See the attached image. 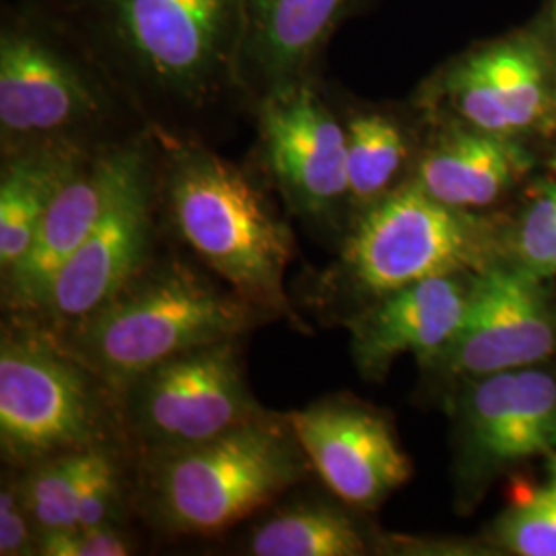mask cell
I'll return each mask as SVG.
<instances>
[{"label": "cell", "mask_w": 556, "mask_h": 556, "mask_svg": "<svg viewBox=\"0 0 556 556\" xmlns=\"http://www.w3.org/2000/svg\"><path fill=\"white\" fill-rule=\"evenodd\" d=\"M553 278H556V252L551 262V268H548V280H553Z\"/></svg>", "instance_id": "30"}, {"label": "cell", "mask_w": 556, "mask_h": 556, "mask_svg": "<svg viewBox=\"0 0 556 556\" xmlns=\"http://www.w3.org/2000/svg\"><path fill=\"white\" fill-rule=\"evenodd\" d=\"M287 420L314 472L351 509H376L413 477L388 415L355 397H326Z\"/></svg>", "instance_id": "14"}, {"label": "cell", "mask_w": 556, "mask_h": 556, "mask_svg": "<svg viewBox=\"0 0 556 556\" xmlns=\"http://www.w3.org/2000/svg\"><path fill=\"white\" fill-rule=\"evenodd\" d=\"M101 452L103 450L64 454L23 468L21 497L38 536L77 526L80 493Z\"/></svg>", "instance_id": "22"}, {"label": "cell", "mask_w": 556, "mask_h": 556, "mask_svg": "<svg viewBox=\"0 0 556 556\" xmlns=\"http://www.w3.org/2000/svg\"><path fill=\"white\" fill-rule=\"evenodd\" d=\"M157 204L160 149L149 126L128 142L118 184L100 219L34 316L60 332L122 291L151 262Z\"/></svg>", "instance_id": "10"}, {"label": "cell", "mask_w": 556, "mask_h": 556, "mask_svg": "<svg viewBox=\"0 0 556 556\" xmlns=\"http://www.w3.org/2000/svg\"><path fill=\"white\" fill-rule=\"evenodd\" d=\"M132 139L122 140L91 155L62 188L59 199L41 219L25 256L2 275L4 301L9 307L34 316L43 305L52 282L100 219L118 184L128 142Z\"/></svg>", "instance_id": "17"}, {"label": "cell", "mask_w": 556, "mask_h": 556, "mask_svg": "<svg viewBox=\"0 0 556 556\" xmlns=\"http://www.w3.org/2000/svg\"><path fill=\"white\" fill-rule=\"evenodd\" d=\"M160 149V204L179 238L239 298L295 321L285 291L293 233L252 172L204 139L151 128Z\"/></svg>", "instance_id": "3"}, {"label": "cell", "mask_w": 556, "mask_h": 556, "mask_svg": "<svg viewBox=\"0 0 556 556\" xmlns=\"http://www.w3.org/2000/svg\"><path fill=\"white\" fill-rule=\"evenodd\" d=\"M371 0H243L241 77L250 108L303 83L321 79L338 29Z\"/></svg>", "instance_id": "16"}, {"label": "cell", "mask_w": 556, "mask_h": 556, "mask_svg": "<svg viewBox=\"0 0 556 556\" xmlns=\"http://www.w3.org/2000/svg\"><path fill=\"white\" fill-rule=\"evenodd\" d=\"M546 472H548V486L556 493V450L546 456Z\"/></svg>", "instance_id": "29"}, {"label": "cell", "mask_w": 556, "mask_h": 556, "mask_svg": "<svg viewBox=\"0 0 556 556\" xmlns=\"http://www.w3.org/2000/svg\"><path fill=\"white\" fill-rule=\"evenodd\" d=\"M135 553V544L119 523L71 526L43 532L36 542L41 556H126Z\"/></svg>", "instance_id": "25"}, {"label": "cell", "mask_w": 556, "mask_h": 556, "mask_svg": "<svg viewBox=\"0 0 556 556\" xmlns=\"http://www.w3.org/2000/svg\"><path fill=\"white\" fill-rule=\"evenodd\" d=\"M270 319L179 260L149 262L100 309L56 332L116 394L167 358Z\"/></svg>", "instance_id": "4"}, {"label": "cell", "mask_w": 556, "mask_h": 556, "mask_svg": "<svg viewBox=\"0 0 556 556\" xmlns=\"http://www.w3.org/2000/svg\"><path fill=\"white\" fill-rule=\"evenodd\" d=\"M457 503L472 509L489 486L556 450V369L544 365L459 383L454 397Z\"/></svg>", "instance_id": "11"}, {"label": "cell", "mask_w": 556, "mask_h": 556, "mask_svg": "<svg viewBox=\"0 0 556 556\" xmlns=\"http://www.w3.org/2000/svg\"><path fill=\"white\" fill-rule=\"evenodd\" d=\"M489 544L507 555L556 556V493L546 484L517 498L489 528Z\"/></svg>", "instance_id": "23"}, {"label": "cell", "mask_w": 556, "mask_h": 556, "mask_svg": "<svg viewBox=\"0 0 556 556\" xmlns=\"http://www.w3.org/2000/svg\"><path fill=\"white\" fill-rule=\"evenodd\" d=\"M475 277L425 278L363 303L344 321L358 371L381 378L400 355L429 369L464 321Z\"/></svg>", "instance_id": "15"}, {"label": "cell", "mask_w": 556, "mask_h": 556, "mask_svg": "<svg viewBox=\"0 0 556 556\" xmlns=\"http://www.w3.org/2000/svg\"><path fill=\"white\" fill-rule=\"evenodd\" d=\"M340 116L346 132L353 220L410 179L422 139L408 119L388 108L349 105L340 110Z\"/></svg>", "instance_id": "19"}, {"label": "cell", "mask_w": 556, "mask_h": 556, "mask_svg": "<svg viewBox=\"0 0 556 556\" xmlns=\"http://www.w3.org/2000/svg\"><path fill=\"white\" fill-rule=\"evenodd\" d=\"M151 128L199 137L194 124L245 103L243 0H52ZM200 139V137H199Z\"/></svg>", "instance_id": "1"}, {"label": "cell", "mask_w": 556, "mask_h": 556, "mask_svg": "<svg viewBox=\"0 0 556 556\" xmlns=\"http://www.w3.org/2000/svg\"><path fill=\"white\" fill-rule=\"evenodd\" d=\"M122 501L118 462L112 450H103L83 486L77 526L118 523Z\"/></svg>", "instance_id": "26"}, {"label": "cell", "mask_w": 556, "mask_h": 556, "mask_svg": "<svg viewBox=\"0 0 556 556\" xmlns=\"http://www.w3.org/2000/svg\"><path fill=\"white\" fill-rule=\"evenodd\" d=\"M417 103L425 116L501 137L556 132V64L546 23L447 60L420 85Z\"/></svg>", "instance_id": "8"}, {"label": "cell", "mask_w": 556, "mask_h": 556, "mask_svg": "<svg viewBox=\"0 0 556 556\" xmlns=\"http://www.w3.org/2000/svg\"><path fill=\"white\" fill-rule=\"evenodd\" d=\"M556 252V179L538 188L536 197L509 233V262L548 280Z\"/></svg>", "instance_id": "24"}, {"label": "cell", "mask_w": 556, "mask_h": 556, "mask_svg": "<svg viewBox=\"0 0 556 556\" xmlns=\"http://www.w3.org/2000/svg\"><path fill=\"white\" fill-rule=\"evenodd\" d=\"M144 470L151 516L188 536L233 528L314 472L287 415L268 410L217 438L151 452Z\"/></svg>", "instance_id": "5"}, {"label": "cell", "mask_w": 556, "mask_h": 556, "mask_svg": "<svg viewBox=\"0 0 556 556\" xmlns=\"http://www.w3.org/2000/svg\"><path fill=\"white\" fill-rule=\"evenodd\" d=\"M371 551L365 530L342 507L305 501L285 505L250 532L254 556H361Z\"/></svg>", "instance_id": "21"}, {"label": "cell", "mask_w": 556, "mask_h": 556, "mask_svg": "<svg viewBox=\"0 0 556 556\" xmlns=\"http://www.w3.org/2000/svg\"><path fill=\"white\" fill-rule=\"evenodd\" d=\"M260 169L303 219L349 215L346 132L324 79L268 96L254 105Z\"/></svg>", "instance_id": "12"}, {"label": "cell", "mask_w": 556, "mask_h": 556, "mask_svg": "<svg viewBox=\"0 0 556 556\" xmlns=\"http://www.w3.org/2000/svg\"><path fill=\"white\" fill-rule=\"evenodd\" d=\"M118 394L46 324L13 319L0 342V447L15 468L112 450Z\"/></svg>", "instance_id": "6"}, {"label": "cell", "mask_w": 556, "mask_h": 556, "mask_svg": "<svg viewBox=\"0 0 556 556\" xmlns=\"http://www.w3.org/2000/svg\"><path fill=\"white\" fill-rule=\"evenodd\" d=\"M122 420L147 454L194 445L264 415L252 394L238 338L167 358L119 394Z\"/></svg>", "instance_id": "9"}, {"label": "cell", "mask_w": 556, "mask_h": 556, "mask_svg": "<svg viewBox=\"0 0 556 556\" xmlns=\"http://www.w3.org/2000/svg\"><path fill=\"white\" fill-rule=\"evenodd\" d=\"M546 29H548V38L553 43V52H555V64H556V0H551V15L546 21Z\"/></svg>", "instance_id": "28"}, {"label": "cell", "mask_w": 556, "mask_h": 556, "mask_svg": "<svg viewBox=\"0 0 556 556\" xmlns=\"http://www.w3.org/2000/svg\"><path fill=\"white\" fill-rule=\"evenodd\" d=\"M38 530L21 497L20 478H2L0 489V555H36Z\"/></svg>", "instance_id": "27"}, {"label": "cell", "mask_w": 556, "mask_h": 556, "mask_svg": "<svg viewBox=\"0 0 556 556\" xmlns=\"http://www.w3.org/2000/svg\"><path fill=\"white\" fill-rule=\"evenodd\" d=\"M96 153L66 147H34L2 155L0 167V268L20 262L62 188Z\"/></svg>", "instance_id": "20"}, {"label": "cell", "mask_w": 556, "mask_h": 556, "mask_svg": "<svg viewBox=\"0 0 556 556\" xmlns=\"http://www.w3.org/2000/svg\"><path fill=\"white\" fill-rule=\"evenodd\" d=\"M147 128L135 101L52 0L2 7V155L34 147L100 153Z\"/></svg>", "instance_id": "2"}, {"label": "cell", "mask_w": 556, "mask_h": 556, "mask_svg": "<svg viewBox=\"0 0 556 556\" xmlns=\"http://www.w3.org/2000/svg\"><path fill=\"white\" fill-rule=\"evenodd\" d=\"M427 118L431 130L422 139L410 179L443 204L464 211L489 208L534 167L521 139L484 132L457 119Z\"/></svg>", "instance_id": "18"}, {"label": "cell", "mask_w": 556, "mask_h": 556, "mask_svg": "<svg viewBox=\"0 0 556 556\" xmlns=\"http://www.w3.org/2000/svg\"><path fill=\"white\" fill-rule=\"evenodd\" d=\"M546 282L509 260L477 275L456 337L429 369L462 383L551 363L556 305Z\"/></svg>", "instance_id": "13"}, {"label": "cell", "mask_w": 556, "mask_h": 556, "mask_svg": "<svg viewBox=\"0 0 556 556\" xmlns=\"http://www.w3.org/2000/svg\"><path fill=\"white\" fill-rule=\"evenodd\" d=\"M509 233L480 211L443 204L408 179L351 220L332 287L367 303L425 278L480 275L509 260Z\"/></svg>", "instance_id": "7"}]
</instances>
